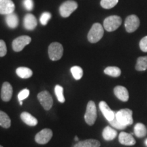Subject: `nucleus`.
<instances>
[{
  "mask_svg": "<svg viewBox=\"0 0 147 147\" xmlns=\"http://www.w3.org/2000/svg\"><path fill=\"white\" fill-rule=\"evenodd\" d=\"M119 141L121 144L126 145V146H132L136 144V140L132 136L131 134H127L126 132L122 131L119 134Z\"/></svg>",
  "mask_w": 147,
  "mask_h": 147,
  "instance_id": "obj_14",
  "label": "nucleus"
},
{
  "mask_svg": "<svg viewBox=\"0 0 147 147\" xmlns=\"http://www.w3.org/2000/svg\"><path fill=\"white\" fill-rule=\"evenodd\" d=\"M75 140L76 141H78V138L77 136H75Z\"/></svg>",
  "mask_w": 147,
  "mask_h": 147,
  "instance_id": "obj_35",
  "label": "nucleus"
},
{
  "mask_svg": "<svg viewBox=\"0 0 147 147\" xmlns=\"http://www.w3.org/2000/svg\"><path fill=\"white\" fill-rule=\"evenodd\" d=\"M135 68L137 71H145L147 69V56L138 58Z\"/></svg>",
  "mask_w": 147,
  "mask_h": 147,
  "instance_id": "obj_24",
  "label": "nucleus"
},
{
  "mask_svg": "<svg viewBox=\"0 0 147 147\" xmlns=\"http://www.w3.org/2000/svg\"><path fill=\"white\" fill-rule=\"evenodd\" d=\"M23 5L27 10H32L34 8V2L33 0H24Z\"/></svg>",
  "mask_w": 147,
  "mask_h": 147,
  "instance_id": "obj_34",
  "label": "nucleus"
},
{
  "mask_svg": "<svg viewBox=\"0 0 147 147\" xmlns=\"http://www.w3.org/2000/svg\"><path fill=\"white\" fill-rule=\"evenodd\" d=\"M20 105L21 106L23 105V101H21V102H20Z\"/></svg>",
  "mask_w": 147,
  "mask_h": 147,
  "instance_id": "obj_36",
  "label": "nucleus"
},
{
  "mask_svg": "<svg viewBox=\"0 0 147 147\" xmlns=\"http://www.w3.org/2000/svg\"><path fill=\"white\" fill-rule=\"evenodd\" d=\"M119 2V0H102L100 4L104 9H111L114 8Z\"/></svg>",
  "mask_w": 147,
  "mask_h": 147,
  "instance_id": "obj_28",
  "label": "nucleus"
},
{
  "mask_svg": "<svg viewBox=\"0 0 147 147\" xmlns=\"http://www.w3.org/2000/svg\"><path fill=\"white\" fill-rule=\"evenodd\" d=\"M70 71L74 78L76 80L81 79L82 76H83V70L79 66H73L70 69Z\"/></svg>",
  "mask_w": 147,
  "mask_h": 147,
  "instance_id": "obj_26",
  "label": "nucleus"
},
{
  "mask_svg": "<svg viewBox=\"0 0 147 147\" xmlns=\"http://www.w3.org/2000/svg\"><path fill=\"white\" fill-rule=\"evenodd\" d=\"M102 136L106 141H111L117 136V131L110 126H106L102 131Z\"/></svg>",
  "mask_w": 147,
  "mask_h": 147,
  "instance_id": "obj_19",
  "label": "nucleus"
},
{
  "mask_svg": "<svg viewBox=\"0 0 147 147\" xmlns=\"http://www.w3.org/2000/svg\"><path fill=\"white\" fill-rule=\"evenodd\" d=\"M21 119L29 126H36L38 124V119L27 112H23L21 114Z\"/></svg>",
  "mask_w": 147,
  "mask_h": 147,
  "instance_id": "obj_17",
  "label": "nucleus"
},
{
  "mask_svg": "<svg viewBox=\"0 0 147 147\" xmlns=\"http://www.w3.org/2000/svg\"><path fill=\"white\" fill-rule=\"evenodd\" d=\"M31 41L32 38L28 36L18 37L12 42V49L15 52H20L25 47V46L28 45Z\"/></svg>",
  "mask_w": 147,
  "mask_h": 147,
  "instance_id": "obj_10",
  "label": "nucleus"
},
{
  "mask_svg": "<svg viewBox=\"0 0 147 147\" xmlns=\"http://www.w3.org/2000/svg\"><path fill=\"white\" fill-rule=\"evenodd\" d=\"M7 53V47L5 42L0 40V57H4Z\"/></svg>",
  "mask_w": 147,
  "mask_h": 147,
  "instance_id": "obj_32",
  "label": "nucleus"
},
{
  "mask_svg": "<svg viewBox=\"0 0 147 147\" xmlns=\"http://www.w3.org/2000/svg\"><path fill=\"white\" fill-rule=\"evenodd\" d=\"M16 74L21 78H29L32 76L33 72L31 69L26 67H18L16 70Z\"/></svg>",
  "mask_w": 147,
  "mask_h": 147,
  "instance_id": "obj_21",
  "label": "nucleus"
},
{
  "mask_svg": "<svg viewBox=\"0 0 147 147\" xmlns=\"http://www.w3.org/2000/svg\"><path fill=\"white\" fill-rule=\"evenodd\" d=\"M97 119V108L93 101H89L87 106L84 120L89 125H93Z\"/></svg>",
  "mask_w": 147,
  "mask_h": 147,
  "instance_id": "obj_3",
  "label": "nucleus"
},
{
  "mask_svg": "<svg viewBox=\"0 0 147 147\" xmlns=\"http://www.w3.org/2000/svg\"><path fill=\"white\" fill-rule=\"evenodd\" d=\"M104 27L100 23L93 24L88 34V40L91 43H96L102 39L104 36Z\"/></svg>",
  "mask_w": 147,
  "mask_h": 147,
  "instance_id": "obj_2",
  "label": "nucleus"
},
{
  "mask_svg": "<svg viewBox=\"0 0 147 147\" xmlns=\"http://www.w3.org/2000/svg\"><path fill=\"white\" fill-rule=\"evenodd\" d=\"M15 5L12 0H0V14L7 15L14 12Z\"/></svg>",
  "mask_w": 147,
  "mask_h": 147,
  "instance_id": "obj_11",
  "label": "nucleus"
},
{
  "mask_svg": "<svg viewBox=\"0 0 147 147\" xmlns=\"http://www.w3.org/2000/svg\"><path fill=\"white\" fill-rule=\"evenodd\" d=\"M147 130L145 125L143 123H138L136 124L135 127H134V134L138 138H143L146 135Z\"/></svg>",
  "mask_w": 147,
  "mask_h": 147,
  "instance_id": "obj_22",
  "label": "nucleus"
},
{
  "mask_svg": "<svg viewBox=\"0 0 147 147\" xmlns=\"http://www.w3.org/2000/svg\"><path fill=\"white\" fill-rule=\"evenodd\" d=\"M100 142L95 139H87L78 141L74 147H100Z\"/></svg>",
  "mask_w": 147,
  "mask_h": 147,
  "instance_id": "obj_18",
  "label": "nucleus"
},
{
  "mask_svg": "<svg viewBox=\"0 0 147 147\" xmlns=\"http://www.w3.org/2000/svg\"><path fill=\"white\" fill-rule=\"evenodd\" d=\"M51 13L48 12H44L43 14L41 15V17H40V23L42 25H46L48 23L49 20L51 19Z\"/></svg>",
  "mask_w": 147,
  "mask_h": 147,
  "instance_id": "obj_30",
  "label": "nucleus"
},
{
  "mask_svg": "<svg viewBox=\"0 0 147 147\" xmlns=\"http://www.w3.org/2000/svg\"><path fill=\"white\" fill-rule=\"evenodd\" d=\"M145 144H146V146H147V138L146 139V140H145Z\"/></svg>",
  "mask_w": 147,
  "mask_h": 147,
  "instance_id": "obj_37",
  "label": "nucleus"
},
{
  "mask_svg": "<svg viewBox=\"0 0 147 147\" xmlns=\"http://www.w3.org/2000/svg\"><path fill=\"white\" fill-rule=\"evenodd\" d=\"M38 99L44 109L46 110H51L53 104V100L49 91H44L40 92L38 95Z\"/></svg>",
  "mask_w": 147,
  "mask_h": 147,
  "instance_id": "obj_7",
  "label": "nucleus"
},
{
  "mask_svg": "<svg viewBox=\"0 0 147 147\" xmlns=\"http://www.w3.org/2000/svg\"><path fill=\"white\" fill-rule=\"evenodd\" d=\"M11 125V120L9 116L4 112L0 110V126L8 129Z\"/></svg>",
  "mask_w": 147,
  "mask_h": 147,
  "instance_id": "obj_23",
  "label": "nucleus"
},
{
  "mask_svg": "<svg viewBox=\"0 0 147 147\" xmlns=\"http://www.w3.org/2000/svg\"><path fill=\"white\" fill-rule=\"evenodd\" d=\"M115 96L122 102H127L129 100V93L127 89L123 86H117L114 89Z\"/></svg>",
  "mask_w": 147,
  "mask_h": 147,
  "instance_id": "obj_15",
  "label": "nucleus"
},
{
  "mask_svg": "<svg viewBox=\"0 0 147 147\" xmlns=\"http://www.w3.org/2000/svg\"><path fill=\"white\" fill-rule=\"evenodd\" d=\"M63 54V47L59 42L51 43L49 47V56L51 60L58 61Z\"/></svg>",
  "mask_w": 147,
  "mask_h": 147,
  "instance_id": "obj_5",
  "label": "nucleus"
},
{
  "mask_svg": "<svg viewBox=\"0 0 147 147\" xmlns=\"http://www.w3.org/2000/svg\"><path fill=\"white\" fill-rule=\"evenodd\" d=\"M29 95V89H25L22 90V91L20 92L18 95V100H19V102H21V101L25 100V99L28 97Z\"/></svg>",
  "mask_w": 147,
  "mask_h": 147,
  "instance_id": "obj_31",
  "label": "nucleus"
},
{
  "mask_svg": "<svg viewBox=\"0 0 147 147\" xmlns=\"http://www.w3.org/2000/svg\"><path fill=\"white\" fill-rule=\"evenodd\" d=\"M122 23V19L119 16H110L105 18L104 21V28L108 32L115 31Z\"/></svg>",
  "mask_w": 147,
  "mask_h": 147,
  "instance_id": "obj_4",
  "label": "nucleus"
},
{
  "mask_svg": "<svg viewBox=\"0 0 147 147\" xmlns=\"http://www.w3.org/2000/svg\"><path fill=\"white\" fill-rule=\"evenodd\" d=\"M5 22L7 25L10 28H16L18 25V18L17 15L14 12L7 14L5 16Z\"/></svg>",
  "mask_w": 147,
  "mask_h": 147,
  "instance_id": "obj_20",
  "label": "nucleus"
},
{
  "mask_svg": "<svg viewBox=\"0 0 147 147\" xmlns=\"http://www.w3.org/2000/svg\"><path fill=\"white\" fill-rule=\"evenodd\" d=\"M108 122L110 123V125L113 126V127L117 129L123 130V129H125L126 128V126H125V125H123L121 124L120 123H119V121H117V119H116V117H115V118H114L112 121H108Z\"/></svg>",
  "mask_w": 147,
  "mask_h": 147,
  "instance_id": "obj_29",
  "label": "nucleus"
},
{
  "mask_svg": "<svg viewBox=\"0 0 147 147\" xmlns=\"http://www.w3.org/2000/svg\"><path fill=\"white\" fill-rule=\"evenodd\" d=\"M104 73L108 76L112 77H119L120 76L121 71V69L118 67H115V66H109L107 67L104 69Z\"/></svg>",
  "mask_w": 147,
  "mask_h": 147,
  "instance_id": "obj_25",
  "label": "nucleus"
},
{
  "mask_svg": "<svg viewBox=\"0 0 147 147\" xmlns=\"http://www.w3.org/2000/svg\"><path fill=\"white\" fill-rule=\"evenodd\" d=\"M13 93L12 85L8 82H5L1 87V97L3 102H9L11 100Z\"/></svg>",
  "mask_w": 147,
  "mask_h": 147,
  "instance_id": "obj_12",
  "label": "nucleus"
},
{
  "mask_svg": "<svg viewBox=\"0 0 147 147\" xmlns=\"http://www.w3.org/2000/svg\"><path fill=\"white\" fill-rule=\"evenodd\" d=\"M78 8V3L72 0L65 1L61 5L59 13L62 17H68Z\"/></svg>",
  "mask_w": 147,
  "mask_h": 147,
  "instance_id": "obj_6",
  "label": "nucleus"
},
{
  "mask_svg": "<svg viewBox=\"0 0 147 147\" xmlns=\"http://www.w3.org/2000/svg\"><path fill=\"white\" fill-rule=\"evenodd\" d=\"M99 107H100L101 112L108 121H112L115 117V113L110 109L106 102L104 101L100 102L99 104Z\"/></svg>",
  "mask_w": 147,
  "mask_h": 147,
  "instance_id": "obj_13",
  "label": "nucleus"
},
{
  "mask_svg": "<svg viewBox=\"0 0 147 147\" xmlns=\"http://www.w3.org/2000/svg\"><path fill=\"white\" fill-rule=\"evenodd\" d=\"M132 115L133 112L129 108H124L117 112L115 113V117L121 124L127 127L133 124L134 120Z\"/></svg>",
  "mask_w": 147,
  "mask_h": 147,
  "instance_id": "obj_1",
  "label": "nucleus"
},
{
  "mask_svg": "<svg viewBox=\"0 0 147 147\" xmlns=\"http://www.w3.org/2000/svg\"><path fill=\"white\" fill-rule=\"evenodd\" d=\"M0 147H3L2 146H1V145H0Z\"/></svg>",
  "mask_w": 147,
  "mask_h": 147,
  "instance_id": "obj_38",
  "label": "nucleus"
},
{
  "mask_svg": "<svg viewBox=\"0 0 147 147\" xmlns=\"http://www.w3.org/2000/svg\"><path fill=\"white\" fill-rule=\"evenodd\" d=\"M140 48L143 52H147V36L144 37L140 42Z\"/></svg>",
  "mask_w": 147,
  "mask_h": 147,
  "instance_id": "obj_33",
  "label": "nucleus"
},
{
  "mask_svg": "<svg viewBox=\"0 0 147 147\" xmlns=\"http://www.w3.org/2000/svg\"><path fill=\"white\" fill-rule=\"evenodd\" d=\"M23 23L24 27L27 30H34L38 25L36 17L32 14H27L25 16Z\"/></svg>",
  "mask_w": 147,
  "mask_h": 147,
  "instance_id": "obj_16",
  "label": "nucleus"
},
{
  "mask_svg": "<svg viewBox=\"0 0 147 147\" xmlns=\"http://www.w3.org/2000/svg\"><path fill=\"white\" fill-rule=\"evenodd\" d=\"M55 93L56 95L57 98L60 103L65 102V97L63 95V88L60 85H56L55 87Z\"/></svg>",
  "mask_w": 147,
  "mask_h": 147,
  "instance_id": "obj_27",
  "label": "nucleus"
},
{
  "mask_svg": "<svg viewBox=\"0 0 147 147\" xmlns=\"http://www.w3.org/2000/svg\"><path fill=\"white\" fill-rule=\"evenodd\" d=\"M53 135V131L50 129H44L36 134L35 140L38 144H45L51 140Z\"/></svg>",
  "mask_w": 147,
  "mask_h": 147,
  "instance_id": "obj_9",
  "label": "nucleus"
},
{
  "mask_svg": "<svg viewBox=\"0 0 147 147\" xmlns=\"http://www.w3.org/2000/svg\"><path fill=\"white\" fill-rule=\"evenodd\" d=\"M140 19L136 15L128 16L125 21V27L128 33H133L140 26Z\"/></svg>",
  "mask_w": 147,
  "mask_h": 147,
  "instance_id": "obj_8",
  "label": "nucleus"
}]
</instances>
